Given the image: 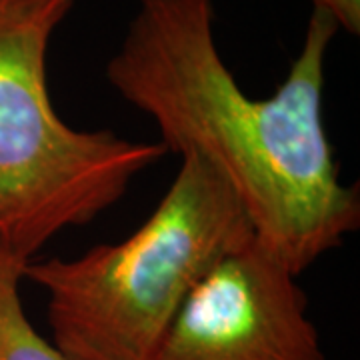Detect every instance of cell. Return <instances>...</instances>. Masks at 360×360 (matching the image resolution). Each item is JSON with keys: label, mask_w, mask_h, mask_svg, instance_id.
<instances>
[{"label": "cell", "mask_w": 360, "mask_h": 360, "mask_svg": "<svg viewBox=\"0 0 360 360\" xmlns=\"http://www.w3.org/2000/svg\"><path fill=\"white\" fill-rule=\"evenodd\" d=\"M77 0H0V243L25 262L115 206L158 142L66 124L49 90V46Z\"/></svg>", "instance_id": "3"}, {"label": "cell", "mask_w": 360, "mask_h": 360, "mask_svg": "<svg viewBox=\"0 0 360 360\" xmlns=\"http://www.w3.org/2000/svg\"><path fill=\"white\" fill-rule=\"evenodd\" d=\"M336 32L328 16L310 14L281 86L252 98L220 56L212 0H139L106 65L110 86L155 120L167 153L217 168L255 238L296 276L360 224L359 186L340 180L324 124Z\"/></svg>", "instance_id": "1"}, {"label": "cell", "mask_w": 360, "mask_h": 360, "mask_svg": "<svg viewBox=\"0 0 360 360\" xmlns=\"http://www.w3.org/2000/svg\"><path fill=\"white\" fill-rule=\"evenodd\" d=\"M312 13L328 16L338 30L352 37L360 32V0H310Z\"/></svg>", "instance_id": "6"}, {"label": "cell", "mask_w": 360, "mask_h": 360, "mask_svg": "<svg viewBox=\"0 0 360 360\" xmlns=\"http://www.w3.org/2000/svg\"><path fill=\"white\" fill-rule=\"evenodd\" d=\"M153 360H326L298 276L252 238L186 298Z\"/></svg>", "instance_id": "4"}, {"label": "cell", "mask_w": 360, "mask_h": 360, "mask_svg": "<svg viewBox=\"0 0 360 360\" xmlns=\"http://www.w3.org/2000/svg\"><path fill=\"white\" fill-rule=\"evenodd\" d=\"M25 266L0 243V360H68L26 319L20 298Z\"/></svg>", "instance_id": "5"}, {"label": "cell", "mask_w": 360, "mask_h": 360, "mask_svg": "<svg viewBox=\"0 0 360 360\" xmlns=\"http://www.w3.org/2000/svg\"><path fill=\"white\" fill-rule=\"evenodd\" d=\"M252 238L219 170L182 155L162 200L130 236L75 258L30 260L25 281L46 292L51 340L68 360H153L194 288Z\"/></svg>", "instance_id": "2"}]
</instances>
